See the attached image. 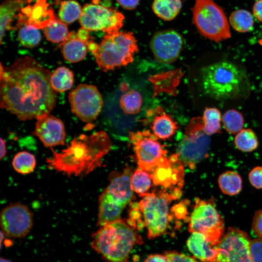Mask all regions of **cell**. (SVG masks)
Here are the masks:
<instances>
[{"label": "cell", "instance_id": "cell-42", "mask_svg": "<svg viewBox=\"0 0 262 262\" xmlns=\"http://www.w3.org/2000/svg\"><path fill=\"white\" fill-rule=\"evenodd\" d=\"M116 1L124 9L133 10L139 4L140 0H116Z\"/></svg>", "mask_w": 262, "mask_h": 262}, {"label": "cell", "instance_id": "cell-16", "mask_svg": "<svg viewBox=\"0 0 262 262\" xmlns=\"http://www.w3.org/2000/svg\"><path fill=\"white\" fill-rule=\"evenodd\" d=\"M33 133L46 147L63 145L65 142L66 135L63 121L49 114L37 119Z\"/></svg>", "mask_w": 262, "mask_h": 262}, {"label": "cell", "instance_id": "cell-11", "mask_svg": "<svg viewBox=\"0 0 262 262\" xmlns=\"http://www.w3.org/2000/svg\"><path fill=\"white\" fill-rule=\"evenodd\" d=\"M124 18V16L114 7L89 3L83 7L79 20L82 27L89 31L109 33L119 31Z\"/></svg>", "mask_w": 262, "mask_h": 262}, {"label": "cell", "instance_id": "cell-14", "mask_svg": "<svg viewBox=\"0 0 262 262\" xmlns=\"http://www.w3.org/2000/svg\"><path fill=\"white\" fill-rule=\"evenodd\" d=\"M0 227L4 234L20 238L26 236L33 225V215L26 205L14 203L5 207L0 216Z\"/></svg>", "mask_w": 262, "mask_h": 262}, {"label": "cell", "instance_id": "cell-44", "mask_svg": "<svg viewBox=\"0 0 262 262\" xmlns=\"http://www.w3.org/2000/svg\"><path fill=\"white\" fill-rule=\"evenodd\" d=\"M144 262H168L164 255L150 254L145 260Z\"/></svg>", "mask_w": 262, "mask_h": 262}, {"label": "cell", "instance_id": "cell-31", "mask_svg": "<svg viewBox=\"0 0 262 262\" xmlns=\"http://www.w3.org/2000/svg\"><path fill=\"white\" fill-rule=\"evenodd\" d=\"M34 156L28 151H22L17 153L14 157L12 164L14 170L22 175L33 172L36 166Z\"/></svg>", "mask_w": 262, "mask_h": 262}, {"label": "cell", "instance_id": "cell-34", "mask_svg": "<svg viewBox=\"0 0 262 262\" xmlns=\"http://www.w3.org/2000/svg\"><path fill=\"white\" fill-rule=\"evenodd\" d=\"M82 9L75 0H65L61 3L58 15L60 20L64 23H71L80 18Z\"/></svg>", "mask_w": 262, "mask_h": 262}, {"label": "cell", "instance_id": "cell-27", "mask_svg": "<svg viewBox=\"0 0 262 262\" xmlns=\"http://www.w3.org/2000/svg\"><path fill=\"white\" fill-rule=\"evenodd\" d=\"M222 118L221 112L217 108H205L202 119L204 131L208 135L221 132Z\"/></svg>", "mask_w": 262, "mask_h": 262}, {"label": "cell", "instance_id": "cell-46", "mask_svg": "<svg viewBox=\"0 0 262 262\" xmlns=\"http://www.w3.org/2000/svg\"><path fill=\"white\" fill-rule=\"evenodd\" d=\"M0 160H2V159L5 156L6 153L7 152L6 150V143L4 139H3L2 138H0Z\"/></svg>", "mask_w": 262, "mask_h": 262}, {"label": "cell", "instance_id": "cell-5", "mask_svg": "<svg viewBox=\"0 0 262 262\" xmlns=\"http://www.w3.org/2000/svg\"><path fill=\"white\" fill-rule=\"evenodd\" d=\"M138 51L132 33L117 31L105 33L93 55L99 69L107 72L132 62Z\"/></svg>", "mask_w": 262, "mask_h": 262}, {"label": "cell", "instance_id": "cell-3", "mask_svg": "<svg viewBox=\"0 0 262 262\" xmlns=\"http://www.w3.org/2000/svg\"><path fill=\"white\" fill-rule=\"evenodd\" d=\"M199 83L203 93L215 100L224 101L249 97L251 84L244 68L223 61L202 67Z\"/></svg>", "mask_w": 262, "mask_h": 262}, {"label": "cell", "instance_id": "cell-19", "mask_svg": "<svg viewBox=\"0 0 262 262\" xmlns=\"http://www.w3.org/2000/svg\"><path fill=\"white\" fill-rule=\"evenodd\" d=\"M186 245L190 252L201 261L216 262L218 245L210 242L203 234L198 232H192L187 239Z\"/></svg>", "mask_w": 262, "mask_h": 262}, {"label": "cell", "instance_id": "cell-30", "mask_svg": "<svg viewBox=\"0 0 262 262\" xmlns=\"http://www.w3.org/2000/svg\"><path fill=\"white\" fill-rule=\"evenodd\" d=\"M142 103L141 94L134 89L127 91L121 96L120 99V108L127 115L138 114L141 110Z\"/></svg>", "mask_w": 262, "mask_h": 262}, {"label": "cell", "instance_id": "cell-20", "mask_svg": "<svg viewBox=\"0 0 262 262\" xmlns=\"http://www.w3.org/2000/svg\"><path fill=\"white\" fill-rule=\"evenodd\" d=\"M20 16L24 25L30 24L38 29L45 28L55 18L46 0H38L33 7L22 9Z\"/></svg>", "mask_w": 262, "mask_h": 262}, {"label": "cell", "instance_id": "cell-15", "mask_svg": "<svg viewBox=\"0 0 262 262\" xmlns=\"http://www.w3.org/2000/svg\"><path fill=\"white\" fill-rule=\"evenodd\" d=\"M182 45L181 34L172 29L157 32L152 36L150 43L156 60L163 64L175 62L180 53Z\"/></svg>", "mask_w": 262, "mask_h": 262}, {"label": "cell", "instance_id": "cell-39", "mask_svg": "<svg viewBox=\"0 0 262 262\" xmlns=\"http://www.w3.org/2000/svg\"><path fill=\"white\" fill-rule=\"evenodd\" d=\"M250 252L253 262H262V238H258L251 241Z\"/></svg>", "mask_w": 262, "mask_h": 262}, {"label": "cell", "instance_id": "cell-17", "mask_svg": "<svg viewBox=\"0 0 262 262\" xmlns=\"http://www.w3.org/2000/svg\"><path fill=\"white\" fill-rule=\"evenodd\" d=\"M132 175L131 169L127 167L122 173L112 175L109 185L104 190L116 202L124 207L133 196L131 184Z\"/></svg>", "mask_w": 262, "mask_h": 262}, {"label": "cell", "instance_id": "cell-23", "mask_svg": "<svg viewBox=\"0 0 262 262\" xmlns=\"http://www.w3.org/2000/svg\"><path fill=\"white\" fill-rule=\"evenodd\" d=\"M218 184L221 191L228 196H235L242 189L243 181L240 175L234 171H227L219 175Z\"/></svg>", "mask_w": 262, "mask_h": 262}, {"label": "cell", "instance_id": "cell-10", "mask_svg": "<svg viewBox=\"0 0 262 262\" xmlns=\"http://www.w3.org/2000/svg\"><path fill=\"white\" fill-rule=\"evenodd\" d=\"M128 137L132 145L139 167L149 174L168 159L164 146L148 130L129 131Z\"/></svg>", "mask_w": 262, "mask_h": 262}, {"label": "cell", "instance_id": "cell-21", "mask_svg": "<svg viewBox=\"0 0 262 262\" xmlns=\"http://www.w3.org/2000/svg\"><path fill=\"white\" fill-rule=\"evenodd\" d=\"M124 208L104 191L99 198L98 226L101 227L120 219Z\"/></svg>", "mask_w": 262, "mask_h": 262}, {"label": "cell", "instance_id": "cell-45", "mask_svg": "<svg viewBox=\"0 0 262 262\" xmlns=\"http://www.w3.org/2000/svg\"><path fill=\"white\" fill-rule=\"evenodd\" d=\"M77 36L79 39L84 43H86L91 38L89 35V31L83 28L79 30L77 33Z\"/></svg>", "mask_w": 262, "mask_h": 262}, {"label": "cell", "instance_id": "cell-1", "mask_svg": "<svg viewBox=\"0 0 262 262\" xmlns=\"http://www.w3.org/2000/svg\"><path fill=\"white\" fill-rule=\"evenodd\" d=\"M0 105L19 119L38 118L49 113L57 101L50 83L51 73L32 57L17 58L0 66Z\"/></svg>", "mask_w": 262, "mask_h": 262}, {"label": "cell", "instance_id": "cell-47", "mask_svg": "<svg viewBox=\"0 0 262 262\" xmlns=\"http://www.w3.org/2000/svg\"><path fill=\"white\" fill-rule=\"evenodd\" d=\"M0 262H12L10 260H8L6 259H5L2 257L0 258Z\"/></svg>", "mask_w": 262, "mask_h": 262}, {"label": "cell", "instance_id": "cell-22", "mask_svg": "<svg viewBox=\"0 0 262 262\" xmlns=\"http://www.w3.org/2000/svg\"><path fill=\"white\" fill-rule=\"evenodd\" d=\"M64 58L71 63H77L85 57L87 46L85 43L79 39L75 32L69 33L66 39L60 43Z\"/></svg>", "mask_w": 262, "mask_h": 262}, {"label": "cell", "instance_id": "cell-33", "mask_svg": "<svg viewBox=\"0 0 262 262\" xmlns=\"http://www.w3.org/2000/svg\"><path fill=\"white\" fill-rule=\"evenodd\" d=\"M44 33L49 41L61 43L66 39L69 33L65 23L54 18L44 28Z\"/></svg>", "mask_w": 262, "mask_h": 262}, {"label": "cell", "instance_id": "cell-40", "mask_svg": "<svg viewBox=\"0 0 262 262\" xmlns=\"http://www.w3.org/2000/svg\"><path fill=\"white\" fill-rule=\"evenodd\" d=\"M252 228L254 233L262 238V209L255 212L253 217Z\"/></svg>", "mask_w": 262, "mask_h": 262}, {"label": "cell", "instance_id": "cell-38", "mask_svg": "<svg viewBox=\"0 0 262 262\" xmlns=\"http://www.w3.org/2000/svg\"><path fill=\"white\" fill-rule=\"evenodd\" d=\"M251 185L257 189H262V166L254 167L248 174Z\"/></svg>", "mask_w": 262, "mask_h": 262}, {"label": "cell", "instance_id": "cell-35", "mask_svg": "<svg viewBox=\"0 0 262 262\" xmlns=\"http://www.w3.org/2000/svg\"><path fill=\"white\" fill-rule=\"evenodd\" d=\"M19 28L18 40L23 47L32 48L40 43L41 36L38 28L30 24H25Z\"/></svg>", "mask_w": 262, "mask_h": 262}, {"label": "cell", "instance_id": "cell-8", "mask_svg": "<svg viewBox=\"0 0 262 262\" xmlns=\"http://www.w3.org/2000/svg\"><path fill=\"white\" fill-rule=\"evenodd\" d=\"M188 221L190 233H201L215 245H218L224 234V220L217 210L213 199L196 198Z\"/></svg>", "mask_w": 262, "mask_h": 262}, {"label": "cell", "instance_id": "cell-32", "mask_svg": "<svg viewBox=\"0 0 262 262\" xmlns=\"http://www.w3.org/2000/svg\"><path fill=\"white\" fill-rule=\"evenodd\" d=\"M222 122L224 129L230 134H237L243 129L245 120L242 113L231 109L226 111L222 115Z\"/></svg>", "mask_w": 262, "mask_h": 262}, {"label": "cell", "instance_id": "cell-43", "mask_svg": "<svg viewBox=\"0 0 262 262\" xmlns=\"http://www.w3.org/2000/svg\"><path fill=\"white\" fill-rule=\"evenodd\" d=\"M252 11L257 19L262 22V0H258L254 3Z\"/></svg>", "mask_w": 262, "mask_h": 262}, {"label": "cell", "instance_id": "cell-29", "mask_svg": "<svg viewBox=\"0 0 262 262\" xmlns=\"http://www.w3.org/2000/svg\"><path fill=\"white\" fill-rule=\"evenodd\" d=\"M236 147L244 152H250L256 150L259 141L255 132L251 129H243L234 138Z\"/></svg>", "mask_w": 262, "mask_h": 262}, {"label": "cell", "instance_id": "cell-36", "mask_svg": "<svg viewBox=\"0 0 262 262\" xmlns=\"http://www.w3.org/2000/svg\"><path fill=\"white\" fill-rule=\"evenodd\" d=\"M152 179L149 174L145 171L137 168L131 177V187L134 192L140 196L147 193L151 187Z\"/></svg>", "mask_w": 262, "mask_h": 262}, {"label": "cell", "instance_id": "cell-4", "mask_svg": "<svg viewBox=\"0 0 262 262\" xmlns=\"http://www.w3.org/2000/svg\"><path fill=\"white\" fill-rule=\"evenodd\" d=\"M143 243L136 227L119 219L100 227L92 235L91 246L106 262H128L134 246Z\"/></svg>", "mask_w": 262, "mask_h": 262}, {"label": "cell", "instance_id": "cell-26", "mask_svg": "<svg viewBox=\"0 0 262 262\" xmlns=\"http://www.w3.org/2000/svg\"><path fill=\"white\" fill-rule=\"evenodd\" d=\"M50 83L56 92H64L72 87L74 83V74L66 66H60L51 73Z\"/></svg>", "mask_w": 262, "mask_h": 262}, {"label": "cell", "instance_id": "cell-18", "mask_svg": "<svg viewBox=\"0 0 262 262\" xmlns=\"http://www.w3.org/2000/svg\"><path fill=\"white\" fill-rule=\"evenodd\" d=\"M147 116L152 117L151 120L147 121L151 132L158 139H168L175 134L178 129L176 121L161 106H157L153 110H149Z\"/></svg>", "mask_w": 262, "mask_h": 262}, {"label": "cell", "instance_id": "cell-2", "mask_svg": "<svg viewBox=\"0 0 262 262\" xmlns=\"http://www.w3.org/2000/svg\"><path fill=\"white\" fill-rule=\"evenodd\" d=\"M112 143L105 131L75 137L66 148L47 159V166L67 176L83 177L102 164L103 158L111 150Z\"/></svg>", "mask_w": 262, "mask_h": 262}, {"label": "cell", "instance_id": "cell-28", "mask_svg": "<svg viewBox=\"0 0 262 262\" xmlns=\"http://www.w3.org/2000/svg\"><path fill=\"white\" fill-rule=\"evenodd\" d=\"M229 22L232 28L240 33L250 31L254 24L252 15L244 9H239L232 12L230 15Z\"/></svg>", "mask_w": 262, "mask_h": 262}, {"label": "cell", "instance_id": "cell-7", "mask_svg": "<svg viewBox=\"0 0 262 262\" xmlns=\"http://www.w3.org/2000/svg\"><path fill=\"white\" fill-rule=\"evenodd\" d=\"M138 203L144 218V225L147 231V237L151 239L166 233L171 215L169 203L173 198L168 193L162 191L147 193L141 196Z\"/></svg>", "mask_w": 262, "mask_h": 262}, {"label": "cell", "instance_id": "cell-25", "mask_svg": "<svg viewBox=\"0 0 262 262\" xmlns=\"http://www.w3.org/2000/svg\"><path fill=\"white\" fill-rule=\"evenodd\" d=\"M25 0H6L0 7V44L5 31L11 28V22L16 13L24 3Z\"/></svg>", "mask_w": 262, "mask_h": 262}, {"label": "cell", "instance_id": "cell-6", "mask_svg": "<svg viewBox=\"0 0 262 262\" xmlns=\"http://www.w3.org/2000/svg\"><path fill=\"white\" fill-rule=\"evenodd\" d=\"M195 0L193 21L201 35L215 42L229 38V25L222 8L213 0Z\"/></svg>", "mask_w": 262, "mask_h": 262}, {"label": "cell", "instance_id": "cell-41", "mask_svg": "<svg viewBox=\"0 0 262 262\" xmlns=\"http://www.w3.org/2000/svg\"><path fill=\"white\" fill-rule=\"evenodd\" d=\"M172 211L174 212L175 216L179 219L186 218L188 214L186 206L183 203H180L173 207Z\"/></svg>", "mask_w": 262, "mask_h": 262}, {"label": "cell", "instance_id": "cell-24", "mask_svg": "<svg viewBox=\"0 0 262 262\" xmlns=\"http://www.w3.org/2000/svg\"><path fill=\"white\" fill-rule=\"evenodd\" d=\"M182 7L181 0H153L152 9L154 14L164 20H171L180 13Z\"/></svg>", "mask_w": 262, "mask_h": 262}, {"label": "cell", "instance_id": "cell-12", "mask_svg": "<svg viewBox=\"0 0 262 262\" xmlns=\"http://www.w3.org/2000/svg\"><path fill=\"white\" fill-rule=\"evenodd\" d=\"M68 98L72 112L83 122L94 121L101 111L103 99L94 85L79 84L70 92Z\"/></svg>", "mask_w": 262, "mask_h": 262}, {"label": "cell", "instance_id": "cell-37", "mask_svg": "<svg viewBox=\"0 0 262 262\" xmlns=\"http://www.w3.org/2000/svg\"><path fill=\"white\" fill-rule=\"evenodd\" d=\"M164 254L168 262H199L193 257L175 250L166 251Z\"/></svg>", "mask_w": 262, "mask_h": 262}, {"label": "cell", "instance_id": "cell-9", "mask_svg": "<svg viewBox=\"0 0 262 262\" xmlns=\"http://www.w3.org/2000/svg\"><path fill=\"white\" fill-rule=\"evenodd\" d=\"M210 144V138L204 131L202 117H195L186 127L177 154L183 163L194 169L208 156Z\"/></svg>", "mask_w": 262, "mask_h": 262}, {"label": "cell", "instance_id": "cell-13", "mask_svg": "<svg viewBox=\"0 0 262 262\" xmlns=\"http://www.w3.org/2000/svg\"><path fill=\"white\" fill-rule=\"evenodd\" d=\"M251 242L244 231L234 227L229 228L219 243L216 262H253Z\"/></svg>", "mask_w": 262, "mask_h": 262}]
</instances>
